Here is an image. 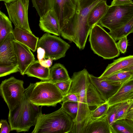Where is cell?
Segmentation results:
<instances>
[{
  "label": "cell",
  "instance_id": "obj_36",
  "mask_svg": "<svg viewBox=\"0 0 133 133\" xmlns=\"http://www.w3.org/2000/svg\"><path fill=\"white\" fill-rule=\"evenodd\" d=\"M0 126L1 133H9L11 131V126L6 120L1 119Z\"/></svg>",
  "mask_w": 133,
  "mask_h": 133
},
{
  "label": "cell",
  "instance_id": "obj_40",
  "mask_svg": "<svg viewBox=\"0 0 133 133\" xmlns=\"http://www.w3.org/2000/svg\"><path fill=\"white\" fill-rule=\"evenodd\" d=\"M40 64L43 66L50 68L52 65L53 60L50 58L44 59L39 61Z\"/></svg>",
  "mask_w": 133,
  "mask_h": 133
},
{
  "label": "cell",
  "instance_id": "obj_30",
  "mask_svg": "<svg viewBox=\"0 0 133 133\" xmlns=\"http://www.w3.org/2000/svg\"><path fill=\"white\" fill-rule=\"evenodd\" d=\"M109 107L107 102L96 107L94 110L91 111V118L93 120L101 118L107 115Z\"/></svg>",
  "mask_w": 133,
  "mask_h": 133
},
{
  "label": "cell",
  "instance_id": "obj_21",
  "mask_svg": "<svg viewBox=\"0 0 133 133\" xmlns=\"http://www.w3.org/2000/svg\"><path fill=\"white\" fill-rule=\"evenodd\" d=\"M85 133H111L107 115L91 120L87 127Z\"/></svg>",
  "mask_w": 133,
  "mask_h": 133
},
{
  "label": "cell",
  "instance_id": "obj_27",
  "mask_svg": "<svg viewBox=\"0 0 133 133\" xmlns=\"http://www.w3.org/2000/svg\"><path fill=\"white\" fill-rule=\"evenodd\" d=\"M131 76V72L122 70L115 72L102 78L123 84L130 80Z\"/></svg>",
  "mask_w": 133,
  "mask_h": 133
},
{
  "label": "cell",
  "instance_id": "obj_2",
  "mask_svg": "<svg viewBox=\"0 0 133 133\" xmlns=\"http://www.w3.org/2000/svg\"><path fill=\"white\" fill-rule=\"evenodd\" d=\"M89 74L85 69L74 72L71 78L72 82L68 93L76 94L78 99V109L76 118L74 122L71 132L85 133L87 127L91 120V110L87 105L86 90L90 82Z\"/></svg>",
  "mask_w": 133,
  "mask_h": 133
},
{
  "label": "cell",
  "instance_id": "obj_7",
  "mask_svg": "<svg viewBox=\"0 0 133 133\" xmlns=\"http://www.w3.org/2000/svg\"><path fill=\"white\" fill-rule=\"evenodd\" d=\"M133 16V3L110 5L98 23L110 31L123 25Z\"/></svg>",
  "mask_w": 133,
  "mask_h": 133
},
{
  "label": "cell",
  "instance_id": "obj_29",
  "mask_svg": "<svg viewBox=\"0 0 133 133\" xmlns=\"http://www.w3.org/2000/svg\"><path fill=\"white\" fill-rule=\"evenodd\" d=\"M133 102V100L119 103L116 116V121L125 118Z\"/></svg>",
  "mask_w": 133,
  "mask_h": 133
},
{
  "label": "cell",
  "instance_id": "obj_37",
  "mask_svg": "<svg viewBox=\"0 0 133 133\" xmlns=\"http://www.w3.org/2000/svg\"><path fill=\"white\" fill-rule=\"evenodd\" d=\"M78 99L77 95L75 93H68L63 97L62 103L66 102H78Z\"/></svg>",
  "mask_w": 133,
  "mask_h": 133
},
{
  "label": "cell",
  "instance_id": "obj_22",
  "mask_svg": "<svg viewBox=\"0 0 133 133\" xmlns=\"http://www.w3.org/2000/svg\"><path fill=\"white\" fill-rule=\"evenodd\" d=\"M71 80L67 71L63 65L56 63L50 68V80L53 83L68 81Z\"/></svg>",
  "mask_w": 133,
  "mask_h": 133
},
{
  "label": "cell",
  "instance_id": "obj_5",
  "mask_svg": "<svg viewBox=\"0 0 133 133\" xmlns=\"http://www.w3.org/2000/svg\"><path fill=\"white\" fill-rule=\"evenodd\" d=\"M94 52L104 59L118 56L120 52L116 41L101 25L98 24L92 28L89 39Z\"/></svg>",
  "mask_w": 133,
  "mask_h": 133
},
{
  "label": "cell",
  "instance_id": "obj_45",
  "mask_svg": "<svg viewBox=\"0 0 133 133\" xmlns=\"http://www.w3.org/2000/svg\"></svg>",
  "mask_w": 133,
  "mask_h": 133
},
{
  "label": "cell",
  "instance_id": "obj_38",
  "mask_svg": "<svg viewBox=\"0 0 133 133\" xmlns=\"http://www.w3.org/2000/svg\"><path fill=\"white\" fill-rule=\"evenodd\" d=\"M133 0H113L111 5H118L133 4Z\"/></svg>",
  "mask_w": 133,
  "mask_h": 133
},
{
  "label": "cell",
  "instance_id": "obj_11",
  "mask_svg": "<svg viewBox=\"0 0 133 133\" xmlns=\"http://www.w3.org/2000/svg\"><path fill=\"white\" fill-rule=\"evenodd\" d=\"M4 4L9 18L15 27L32 33L28 19L29 0H17Z\"/></svg>",
  "mask_w": 133,
  "mask_h": 133
},
{
  "label": "cell",
  "instance_id": "obj_32",
  "mask_svg": "<svg viewBox=\"0 0 133 133\" xmlns=\"http://www.w3.org/2000/svg\"><path fill=\"white\" fill-rule=\"evenodd\" d=\"M18 72H19V70L17 64L9 65H0V77Z\"/></svg>",
  "mask_w": 133,
  "mask_h": 133
},
{
  "label": "cell",
  "instance_id": "obj_44",
  "mask_svg": "<svg viewBox=\"0 0 133 133\" xmlns=\"http://www.w3.org/2000/svg\"><path fill=\"white\" fill-rule=\"evenodd\" d=\"M132 119V121H133V119Z\"/></svg>",
  "mask_w": 133,
  "mask_h": 133
},
{
  "label": "cell",
  "instance_id": "obj_26",
  "mask_svg": "<svg viewBox=\"0 0 133 133\" xmlns=\"http://www.w3.org/2000/svg\"><path fill=\"white\" fill-rule=\"evenodd\" d=\"M132 33H133V16L122 26L108 32L115 41L123 37L127 36Z\"/></svg>",
  "mask_w": 133,
  "mask_h": 133
},
{
  "label": "cell",
  "instance_id": "obj_8",
  "mask_svg": "<svg viewBox=\"0 0 133 133\" xmlns=\"http://www.w3.org/2000/svg\"><path fill=\"white\" fill-rule=\"evenodd\" d=\"M23 81L12 76L2 81L0 85L1 95L9 111L12 110L20 103L25 89Z\"/></svg>",
  "mask_w": 133,
  "mask_h": 133
},
{
  "label": "cell",
  "instance_id": "obj_43",
  "mask_svg": "<svg viewBox=\"0 0 133 133\" xmlns=\"http://www.w3.org/2000/svg\"><path fill=\"white\" fill-rule=\"evenodd\" d=\"M16 0H0V1H3L4 3H9Z\"/></svg>",
  "mask_w": 133,
  "mask_h": 133
},
{
  "label": "cell",
  "instance_id": "obj_28",
  "mask_svg": "<svg viewBox=\"0 0 133 133\" xmlns=\"http://www.w3.org/2000/svg\"><path fill=\"white\" fill-rule=\"evenodd\" d=\"M61 108L65 112L70 116L74 122L78 114V102L69 101L63 102Z\"/></svg>",
  "mask_w": 133,
  "mask_h": 133
},
{
  "label": "cell",
  "instance_id": "obj_14",
  "mask_svg": "<svg viewBox=\"0 0 133 133\" xmlns=\"http://www.w3.org/2000/svg\"><path fill=\"white\" fill-rule=\"evenodd\" d=\"M12 32L10 33L0 45V65L17 64L14 50Z\"/></svg>",
  "mask_w": 133,
  "mask_h": 133
},
{
  "label": "cell",
  "instance_id": "obj_20",
  "mask_svg": "<svg viewBox=\"0 0 133 133\" xmlns=\"http://www.w3.org/2000/svg\"><path fill=\"white\" fill-rule=\"evenodd\" d=\"M109 6L107 0L101 1L97 3L91 10L88 18V24L91 28L99 22L106 13Z\"/></svg>",
  "mask_w": 133,
  "mask_h": 133
},
{
  "label": "cell",
  "instance_id": "obj_35",
  "mask_svg": "<svg viewBox=\"0 0 133 133\" xmlns=\"http://www.w3.org/2000/svg\"><path fill=\"white\" fill-rule=\"evenodd\" d=\"M116 44L120 52L121 53H125L126 51L128 45L127 36L123 37L119 39Z\"/></svg>",
  "mask_w": 133,
  "mask_h": 133
},
{
  "label": "cell",
  "instance_id": "obj_25",
  "mask_svg": "<svg viewBox=\"0 0 133 133\" xmlns=\"http://www.w3.org/2000/svg\"><path fill=\"white\" fill-rule=\"evenodd\" d=\"M11 21L6 15L0 11V45L13 30Z\"/></svg>",
  "mask_w": 133,
  "mask_h": 133
},
{
  "label": "cell",
  "instance_id": "obj_16",
  "mask_svg": "<svg viewBox=\"0 0 133 133\" xmlns=\"http://www.w3.org/2000/svg\"><path fill=\"white\" fill-rule=\"evenodd\" d=\"M12 34L14 40L27 46L33 52L36 51L39 38L32 33L15 27Z\"/></svg>",
  "mask_w": 133,
  "mask_h": 133
},
{
  "label": "cell",
  "instance_id": "obj_42",
  "mask_svg": "<svg viewBox=\"0 0 133 133\" xmlns=\"http://www.w3.org/2000/svg\"><path fill=\"white\" fill-rule=\"evenodd\" d=\"M123 70L129 71L131 72L132 73V76L130 80H133V66L130 67Z\"/></svg>",
  "mask_w": 133,
  "mask_h": 133
},
{
  "label": "cell",
  "instance_id": "obj_23",
  "mask_svg": "<svg viewBox=\"0 0 133 133\" xmlns=\"http://www.w3.org/2000/svg\"><path fill=\"white\" fill-rule=\"evenodd\" d=\"M86 93L87 103L89 107H97L106 102L90 81L87 88Z\"/></svg>",
  "mask_w": 133,
  "mask_h": 133
},
{
  "label": "cell",
  "instance_id": "obj_17",
  "mask_svg": "<svg viewBox=\"0 0 133 133\" xmlns=\"http://www.w3.org/2000/svg\"><path fill=\"white\" fill-rule=\"evenodd\" d=\"M133 100V80L124 84L117 92L107 102L109 107L118 103Z\"/></svg>",
  "mask_w": 133,
  "mask_h": 133
},
{
  "label": "cell",
  "instance_id": "obj_3",
  "mask_svg": "<svg viewBox=\"0 0 133 133\" xmlns=\"http://www.w3.org/2000/svg\"><path fill=\"white\" fill-rule=\"evenodd\" d=\"M35 83H30L25 89L19 104L12 110L9 111L8 121L11 131L17 132L28 131L30 128L35 125L37 118L42 112L41 107L31 103L30 99Z\"/></svg>",
  "mask_w": 133,
  "mask_h": 133
},
{
  "label": "cell",
  "instance_id": "obj_15",
  "mask_svg": "<svg viewBox=\"0 0 133 133\" xmlns=\"http://www.w3.org/2000/svg\"><path fill=\"white\" fill-rule=\"evenodd\" d=\"M39 26L44 32L59 36L60 29L59 22L54 10L50 9L40 17Z\"/></svg>",
  "mask_w": 133,
  "mask_h": 133
},
{
  "label": "cell",
  "instance_id": "obj_1",
  "mask_svg": "<svg viewBox=\"0 0 133 133\" xmlns=\"http://www.w3.org/2000/svg\"><path fill=\"white\" fill-rule=\"evenodd\" d=\"M103 0H79L78 10L61 32V36L74 43L79 49H83L92 29L88 24L89 14L94 7Z\"/></svg>",
  "mask_w": 133,
  "mask_h": 133
},
{
  "label": "cell",
  "instance_id": "obj_13",
  "mask_svg": "<svg viewBox=\"0 0 133 133\" xmlns=\"http://www.w3.org/2000/svg\"><path fill=\"white\" fill-rule=\"evenodd\" d=\"M89 77L91 83L106 102H107L111 97L117 92L123 85L95 77L89 74Z\"/></svg>",
  "mask_w": 133,
  "mask_h": 133
},
{
  "label": "cell",
  "instance_id": "obj_33",
  "mask_svg": "<svg viewBox=\"0 0 133 133\" xmlns=\"http://www.w3.org/2000/svg\"><path fill=\"white\" fill-rule=\"evenodd\" d=\"M119 103L109 107L107 114L108 121L110 127L116 121V116Z\"/></svg>",
  "mask_w": 133,
  "mask_h": 133
},
{
  "label": "cell",
  "instance_id": "obj_31",
  "mask_svg": "<svg viewBox=\"0 0 133 133\" xmlns=\"http://www.w3.org/2000/svg\"><path fill=\"white\" fill-rule=\"evenodd\" d=\"M33 6L36 9L40 17L47 11V0H31Z\"/></svg>",
  "mask_w": 133,
  "mask_h": 133
},
{
  "label": "cell",
  "instance_id": "obj_9",
  "mask_svg": "<svg viewBox=\"0 0 133 133\" xmlns=\"http://www.w3.org/2000/svg\"><path fill=\"white\" fill-rule=\"evenodd\" d=\"M79 0H47V10L54 11L57 18L60 32L78 10Z\"/></svg>",
  "mask_w": 133,
  "mask_h": 133
},
{
  "label": "cell",
  "instance_id": "obj_10",
  "mask_svg": "<svg viewBox=\"0 0 133 133\" xmlns=\"http://www.w3.org/2000/svg\"><path fill=\"white\" fill-rule=\"evenodd\" d=\"M70 46L60 37L46 33L39 39L37 48L41 47L45 52V58L56 60L64 57Z\"/></svg>",
  "mask_w": 133,
  "mask_h": 133
},
{
  "label": "cell",
  "instance_id": "obj_6",
  "mask_svg": "<svg viewBox=\"0 0 133 133\" xmlns=\"http://www.w3.org/2000/svg\"><path fill=\"white\" fill-rule=\"evenodd\" d=\"M63 97L55 83L49 80L35 83L30 100L31 103L38 106L54 107L62 102Z\"/></svg>",
  "mask_w": 133,
  "mask_h": 133
},
{
  "label": "cell",
  "instance_id": "obj_41",
  "mask_svg": "<svg viewBox=\"0 0 133 133\" xmlns=\"http://www.w3.org/2000/svg\"><path fill=\"white\" fill-rule=\"evenodd\" d=\"M125 118L131 119L133 118V102Z\"/></svg>",
  "mask_w": 133,
  "mask_h": 133
},
{
  "label": "cell",
  "instance_id": "obj_19",
  "mask_svg": "<svg viewBox=\"0 0 133 133\" xmlns=\"http://www.w3.org/2000/svg\"><path fill=\"white\" fill-rule=\"evenodd\" d=\"M25 74L28 76L35 77L42 81L50 79V68L42 66L38 60H35L28 67Z\"/></svg>",
  "mask_w": 133,
  "mask_h": 133
},
{
  "label": "cell",
  "instance_id": "obj_34",
  "mask_svg": "<svg viewBox=\"0 0 133 133\" xmlns=\"http://www.w3.org/2000/svg\"><path fill=\"white\" fill-rule=\"evenodd\" d=\"M72 82L71 79L68 81L58 82L55 84L64 97L68 93L71 85Z\"/></svg>",
  "mask_w": 133,
  "mask_h": 133
},
{
  "label": "cell",
  "instance_id": "obj_24",
  "mask_svg": "<svg viewBox=\"0 0 133 133\" xmlns=\"http://www.w3.org/2000/svg\"><path fill=\"white\" fill-rule=\"evenodd\" d=\"M110 128L111 133H133V121L126 118L118 120Z\"/></svg>",
  "mask_w": 133,
  "mask_h": 133
},
{
  "label": "cell",
  "instance_id": "obj_18",
  "mask_svg": "<svg viewBox=\"0 0 133 133\" xmlns=\"http://www.w3.org/2000/svg\"><path fill=\"white\" fill-rule=\"evenodd\" d=\"M133 66V55L120 58L109 64L102 75L99 77H106L117 71Z\"/></svg>",
  "mask_w": 133,
  "mask_h": 133
},
{
  "label": "cell",
  "instance_id": "obj_4",
  "mask_svg": "<svg viewBox=\"0 0 133 133\" xmlns=\"http://www.w3.org/2000/svg\"><path fill=\"white\" fill-rule=\"evenodd\" d=\"M74 122L70 116L61 108L46 114L41 112L37 118L32 133L71 132Z\"/></svg>",
  "mask_w": 133,
  "mask_h": 133
},
{
  "label": "cell",
  "instance_id": "obj_12",
  "mask_svg": "<svg viewBox=\"0 0 133 133\" xmlns=\"http://www.w3.org/2000/svg\"><path fill=\"white\" fill-rule=\"evenodd\" d=\"M13 44L19 72L21 75H24L35 60L34 55L29 48L14 39Z\"/></svg>",
  "mask_w": 133,
  "mask_h": 133
},
{
  "label": "cell",
  "instance_id": "obj_39",
  "mask_svg": "<svg viewBox=\"0 0 133 133\" xmlns=\"http://www.w3.org/2000/svg\"><path fill=\"white\" fill-rule=\"evenodd\" d=\"M37 58L38 60L40 61L45 58V52L43 48L39 47L37 48Z\"/></svg>",
  "mask_w": 133,
  "mask_h": 133
}]
</instances>
